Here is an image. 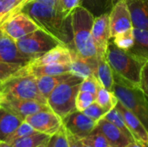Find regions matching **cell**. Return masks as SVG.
I'll use <instances>...</instances> for the list:
<instances>
[{
    "instance_id": "cell-5",
    "label": "cell",
    "mask_w": 148,
    "mask_h": 147,
    "mask_svg": "<svg viewBox=\"0 0 148 147\" xmlns=\"http://www.w3.org/2000/svg\"><path fill=\"white\" fill-rule=\"evenodd\" d=\"M83 79L75 77L56 87L47 98L48 106L62 120L76 111L75 100Z\"/></svg>"
},
{
    "instance_id": "cell-16",
    "label": "cell",
    "mask_w": 148,
    "mask_h": 147,
    "mask_svg": "<svg viewBox=\"0 0 148 147\" xmlns=\"http://www.w3.org/2000/svg\"><path fill=\"white\" fill-rule=\"evenodd\" d=\"M72 49L64 44H58L39 58L34 59L30 62L36 65L42 64H68L72 62Z\"/></svg>"
},
{
    "instance_id": "cell-24",
    "label": "cell",
    "mask_w": 148,
    "mask_h": 147,
    "mask_svg": "<svg viewBox=\"0 0 148 147\" xmlns=\"http://www.w3.org/2000/svg\"><path fill=\"white\" fill-rule=\"evenodd\" d=\"M97 59H98V65L96 70V78L102 87L113 92L114 84V73L110 65L107 61L106 55L97 56Z\"/></svg>"
},
{
    "instance_id": "cell-25",
    "label": "cell",
    "mask_w": 148,
    "mask_h": 147,
    "mask_svg": "<svg viewBox=\"0 0 148 147\" xmlns=\"http://www.w3.org/2000/svg\"><path fill=\"white\" fill-rule=\"evenodd\" d=\"M95 102L106 110L110 111L115 107L118 102V99L114 92L108 90L101 85L95 95Z\"/></svg>"
},
{
    "instance_id": "cell-4",
    "label": "cell",
    "mask_w": 148,
    "mask_h": 147,
    "mask_svg": "<svg viewBox=\"0 0 148 147\" xmlns=\"http://www.w3.org/2000/svg\"><path fill=\"white\" fill-rule=\"evenodd\" d=\"M114 81L113 92L118 101L141 121L148 131L147 96L140 88L130 85L114 73Z\"/></svg>"
},
{
    "instance_id": "cell-21",
    "label": "cell",
    "mask_w": 148,
    "mask_h": 147,
    "mask_svg": "<svg viewBox=\"0 0 148 147\" xmlns=\"http://www.w3.org/2000/svg\"><path fill=\"white\" fill-rule=\"evenodd\" d=\"M23 120L0 107V140L7 141Z\"/></svg>"
},
{
    "instance_id": "cell-27",
    "label": "cell",
    "mask_w": 148,
    "mask_h": 147,
    "mask_svg": "<svg viewBox=\"0 0 148 147\" xmlns=\"http://www.w3.org/2000/svg\"><path fill=\"white\" fill-rule=\"evenodd\" d=\"M23 6L19 0H0V25L10 16L21 11Z\"/></svg>"
},
{
    "instance_id": "cell-26",
    "label": "cell",
    "mask_w": 148,
    "mask_h": 147,
    "mask_svg": "<svg viewBox=\"0 0 148 147\" xmlns=\"http://www.w3.org/2000/svg\"><path fill=\"white\" fill-rule=\"evenodd\" d=\"M50 136L41 133H36L20 139H16L10 142L13 147H36L37 146L47 142Z\"/></svg>"
},
{
    "instance_id": "cell-39",
    "label": "cell",
    "mask_w": 148,
    "mask_h": 147,
    "mask_svg": "<svg viewBox=\"0 0 148 147\" xmlns=\"http://www.w3.org/2000/svg\"><path fill=\"white\" fill-rule=\"evenodd\" d=\"M68 133V139H69V147H83V141L82 139H80L71 133H69L67 131Z\"/></svg>"
},
{
    "instance_id": "cell-18",
    "label": "cell",
    "mask_w": 148,
    "mask_h": 147,
    "mask_svg": "<svg viewBox=\"0 0 148 147\" xmlns=\"http://www.w3.org/2000/svg\"><path fill=\"white\" fill-rule=\"evenodd\" d=\"M95 128L106 137L110 146L125 147L127 144L134 141V139L127 137L117 126L104 119L97 122Z\"/></svg>"
},
{
    "instance_id": "cell-12",
    "label": "cell",
    "mask_w": 148,
    "mask_h": 147,
    "mask_svg": "<svg viewBox=\"0 0 148 147\" xmlns=\"http://www.w3.org/2000/svg\"><path fill=\"white\" fill-rule=\"evenodd\" d=\"M62 124L69 133L80 139H83L94 131L97 122L82 112L76 110L62 119Z\"/></svg>"
},
{
    "instance_id": "cell-20",
    "label": "cell",
    "mask_w": 148,
    "mask_h": 147,
    "mask_svg": "<svg viewBox=\"0 0 148 147\" xmlns=\"http://www.w3.org/2000/svg\"><path fill=\"white\" fill-rule=\"evenodd\" d=\"M75 77H78V76H76L71 72H67V73L59 74V75H43V76L36 77V84H37L39 91L47 99L56 87H57L59 84L62 82L75 79Z\"/></svg>"
},
{
    "instance_id": "cell-11",
    "label": "cell",
    "mask_w": 148,
    "mask_h": 147,
    "mask_svg": "<svg viewBox=\"0 0 148 147\" xmlns=\"http://www.w3.org/2000/svg\"><path fill=\"white\" fill-rule=\"evenodd\" d=\"M111 39L116 35L133 29L127 0H115L109 12Z\"/></svg>"
},
{
    "instance_id": "cell-36",
    "label": "cell",
    "mask_w": 148,
    "mask_h": 147,
    "mask_svg": "<svg viewBox=\"0 0 148 147\" xmlns=\"http://www.w3.org/2000/svg\"><path fill=\"white\" fill-rule=\"evenodd\" d=\"M101 86L99 81L97 78L94 75L87 77L82 80L80 85V91H84V92H88L91 93L95 95H96L97 90L99 87Z\"/></svg>"
},
{
    "instance_id": "cell-50",
    "label": "cell",
    "mask_w": 148,
    "mask_h": 147,
    "mask_svg": "<svg viewBox=\"0 0 148 147\" xmlns=\"http://www.w3.org/2000/svg\"><path fill=\"white\" fill-rule=\"evenodd\" d=\"M147 147H148V146H147Z\"/></svg>"
},
{
    "instance_id": "cell-8",
    "label": "cell",
    "mask_w": 148,
    "mask_h": 147,
    "mask_svg": "<svg viewBox=\"0 0 148 147\" xmlns=\"http://www.w3.org/2000/svg\"><path fill=\"white\" fill-rule=\"evenodd\" d=\"M0 107L14 113L23 120L33 113L45 110H51L46 104L31 100L18 99L4 94H0Z\"/></svg>"
},
{
    "instance_id": "cell-49",
    "label": "cell",
    "mask_w": 148,
    "mask_h": 147,
    "mask_svg": "<svg viewBox=\"0 0 148 147\" xmlns=\"http://www.w3.org/2000/svg\"><path fill=\"white\" fill-rule=\"evenodd\" d=\"M0 84H1V82H0Z\"/></svg>"
},
{
    "instance_id": "cell-2",
    "label": "cell",
    "mask_w": 148,
    "mask_h": 147,
    "mask_svg": "<svg viewBox=\"0 0 148 147\" xmlns=\"http://www.w3.org/2000/svg\"><path fill=\"white\" fill-rule=\"evenodd\" d=\"M106 58L115 75L130 85L140 88L141 70L146 62L130 51L118 48L111 40L107 48Z\"/></svg>"
},
{
    "instance_id": "cell-38",
    "label": "cell",
    "mask_w": 148,
    "mask_h": 147,
    "mask_svg": "<svg viewBox=\"0 0 148 147\" xmlns=\"http://www.w3.org/2000/svg\"><path fill=\"white\" fill-rule=\"evenodd\" d=\"M140 88L148 97V62H147L141 70L140 75Z\"/></svg>"
},
{
    "instance_id": "cell-41",
    "label": "cell",
    "mask_w": 148,
    "mask_h": 147,
    "mask_svg": "<svg viewBox=\"0 0 148 147\" xmlns=\"http://www.w3.org/2000/svg\"><path fill=\"white\" fill-rule=\"evenodd\" d=\"M0 147H13V146L9 143V142H5V141H2L0 144Z\"/></svg>"
},
{
    "instance_id": "cell-33",
    "label": "cell",
    "mask_w": 148,
    "mask_h": 147,
    "mask_svg": "<svg viewBox=\"0 0 148 147\" xmlns=\"http://www.w3.org/2000/svg\"><path fill=\"white\" fill-rule=\"evenodd\" d=\"M108 112V110L101 107L95 101L93 104H91L88 107H87L84 111H82L84 114H86L88 117H89L95 122H98L100 120H101Z\"/></svg>"
},
{
    "instance_id": "cell-34",
    "label": "cell",
    "mask_w": 148,
    "mask_h": 147,
    "mask_svg": "<svg viewBox=\"0 0 148 147\" xmlns=\"http://www.w3.org/2000/svg\"><path fill=\"white\" fill-rule=\"evenodd\" d=\"M36 133H37V132L27 121L23 120L18 126V127L16 128V130L14 132V133L9 138V139L6 142L10 143L11 141H13V140H15L16 139H20V138H23V137H25V136H28V135Z\"/></svg>"
},
{
    "instance_id": "cell-13",
    "label": "cell",
    "mask_w": 148,
    "mask_h": 147,
    "mask_svg": "<svg viewBox=\"0 0 148 147\" xmlns=\"http://www.w3.org/2000/svg\"><path fill=\"white\" fill-rule=\"evenodd\" d=\"M92 38L96 48L97 56L106 55L107 48L111 40L109 13H103L94 19Z\"/></svg>"
},
{
    "instance_id": "cell-31",
    "label": "cell",
    "mask_w": 148,
    "mask_h": 147,
    "mask_svg": "<svg viewBox=\"0 0 148 147\" xmlns=\"http://www.w3.org/2000/svg\"><path fill=\"white\" fill-rule=\"evenodd\" d=\"M69 146L67 130L62 124V127L55 134L49 137L47 147H69Z\"/></svg>"
},
{
    "instance_id": "cell-10",
    "label": "cell",
    "mask_w": 148,
    "mask_h": 147,
    "mask_svg": "<svg viewBox=\"0 0 148 147\" xmlns=\"http://www.w3.org/2000/svg\"><path fill=\"white\" fill-rule=\"evenodd\" d=\"M36 132L51 136L62 126V120L52 110L41 111L29 115L24 120Z\"/></svg>"
},
{
    "instance_id": "cell-17",
    "label": "cell",
    "mask_w": 148,
    "mask_h": 147,
    "mask_svg": "<svg viewBox=\"0 0 148 147\" xmlns=\"http://www.w3.org/2000/svg\"><path fill=\"white\" fill-rule=\"evenodd\" d=\"M98 65L97 57H83L72 49V62L70 64V72L82 79L89 76L96 77Z\"/></svg>"
},
{
    "instance_id": "cell-45",
    "label": "cell",
    "mask_w": 148,
    "mask_h": 147,
    "mask_svg": "<svg viewBox=\"0 0 148 147\" xmlns=\"http://www.w3.org/2000/svg\"><path fill=\"white\" fill-rule=\"evenodd\" d=\"M2 35H3V29H2L1 27H0V37L2 36Z\"/></svg>"
},
{
    "instance_id": "cell-7",
    "label": "cell",
    "mask_w": 148,
    "mask_h": 147,
    "mask_svg": "<svg viewBox=\"0 0 148 147\" xmlns=\"http://www.w3.org/2000/svg\"><path fill=\"white\" fill-rule=\"evenodd\" d=\"M16 42L20 51L31 58L32 61L60 44L56 38L42 29H38Z\"/></svg>"
},
{
    "instance_id": "cell-28",
    "label": "cell",
    "mask_w": 148,
    "mask_h": 147,
    "mask_svg": "<svg viewBox=\"0 0 148 147\" xmlns=\"http://www.w3.org/2000/svg\"><path fill=\"white\" fill-rule=\"evenodd\" d=\"M102 119L109 121L110 123H112L113 125L117 126L121 131H122L127 137L134 139L131 133L129 132V130H128V128H127V125H126V123L124 121V119H123L121 113L118 111V109L116 107H114V108L111 109L110 111H108L104 115V117Z\"/></svg>"
},
{
    "instance_id": "cell-40",
    "label": "cell",
    "mask_w": 148,
    "mask_h": 147,
    "mask_svg": "<svg viewBox=\"0 0 148 147\" xmlns=\"http://www.w3.org/2000/svg\"><path fill=\"white\" fill-rule=\"evenodd\" d=\"M147 146L144 145L143 143L137 141V140H134L132 142H130L129 144H127L125 147H147Z\"/></svg>"
},
{
    "instance_id": "cell-22",
    "label": "cell",
    "mask_w": 148,
    "mask_h": 147,
    "mask_svg": "<svg viewBox=\"0 0 148 147\" xmlns=\"http://www.w3.org/2000/svg\"><path fill=\"white\" fill-rule=\"evenodd\" d=\"M25 73L31 75L34 77H39L43 75H59L67 72H70V65L68 64H42L36 65L29 62L24 67Z\"/></svg>"
},
{
    "instance_id": "cell-29",
    "label": "cell",
    "mask_w": 148,
    "mask_h": 147,
    "mask_svg": "<svg viewBox=\"0 0 148 147\" xmlns=\"http://www.w3.org/2000/svg\"><path fill=\"white\" fill-rule=\"evenodd\" d=\"M111 41L120 49L128 50L134 44V28L127 31L121 32L116 35L111 39Z\"/></svg>"
},
{
    "instance_id": "cell-42",
    "label": "cell",
    "mask_w": 148,
    "mask_h": 147,
    "mask_svg": "<svg viewBox=\"0 0 148 147\" xmlns=\"http://www.w3.org/2000/svg\"><path fill=\"white\" fill-rule=\"evenodd\" d=\"M82 141H83V147H93L91 146V144L89 142H88L85 139H83Z\"/></svg>"
},
{
    "instance_id": "cell-32",
    "label": "cell",
    "mask_w": 148,
    "mask_h": 147,
    "mask_svg": "<svg viewBox=\"0 0 148 147\" xmlns=\"http://www.w3.org/2000/svg\"><path fill=\"white\" fill-rule=\"evenodd\" d=\"M95 101V95L84 91H80L77 94L75 100V108L77 111L82 112L91 104Z\"/></svg>"
},
{
    "instance_id": "cell-15",
    "label": "cell",
    "mask_w": 148,
    "mask_h": 147,
    "mask_svg": "<svg viewBox=\"0 0 148 147\" xmlns=\"http://www.w3.org/2000/svg\"><path fill=\"white\" fill-rule=\"evenodd\" d=\"M118 111L121 113L124 121L131 133L134 140L140 141L148 146V131L141 123V121L128 109H127L119 101L115 106Z\"/></svg>"
},
{
    "instance_id": "cell-30",
    "label": "cell",
    "mask_w": 148,
    "mask_h": 147,
    "mask_svg": "<svg viewBox=\"0 0 148 147\" xmlns=\"http://www.w3.org/2000/svg\"><path fill=\"white\" fill-rule=\"evenodd\" d=\"M25 66L0 62V82H3L8 79L20 74Z\"/></svg>"
},
{
    "instance_id": "cell-48",
    "label": "cell",
    "mask_w": 148,
    "mask_h": 147,
    "mask_svg": "<svg viewBox=\"0 0 148 147\" xmlns=\"http://www.w3.org/2000/svg\"></svg>"
},
{
    "instance_id": "cell-23",
    "label": "cell",
    "mask_w": 148,
    "mask_h": 147,
    "mask_svg": "<svg viewBox=\"0 0 148 147\" xmlns=\"http://www.w3.org/2000/svg\"><path fill=\"white\" fill-rule=\"evenodd\" d=\"M134 44L128 49L144 62H148V31L134 29Z\"/></svg>"
},
{
    "instance_id": "cell-9",
    "label": "cell",
    "mask_w": 148,
    "mask_h": 147,
    "mask_svg": "<svg viewBox=\"0 0 148 147\" xmlns=\"http://www.w3.org/2000/svg\"><path fill=\"white\" fill-rule=\"evenodd\" d=\"M0 27L7 36L15 41L40 29V27L23 11H19L10 16Z\"/></svg>"
},
{
    "instance_id": "cell-51",
    "label": "cell",
    "mask_w": 148,
    "mask_h": 147,
    "mask_svg": "<svg viewBox=\"0 0 148 147\" xmlns=\"http://www.w3.org/2000/svg\"><path fill=\"white\" fill-rule=\"evenodd\" d=\"M114 1H115V0H114Z\"/></svg>"
},
{
    "instance_id": "cell-43",
    "label": "cell",
    "mask_w": 148,
    "mask_h": 147,
    "mask_svg": "<svg viewBox=\"0 0 148 147\" xmlns=\"http://www.w3.org/2000/svg\"><path fill=\"white\" fill-rule=\"evenodd\" d=\"M47 143H48V141L47 142H44V143H42V144H41L39 146H37L36 147H47Z\"/></svg>"
},
{
    "instance_id": "cell-6",
    "label": "cell",
    "mask_w": 148,
    "mask_h": 147,
    "mask_svg": "<svg viewBox=\"0 0 148 147\" xmlns=\"http://www.w3.org/2000/svg\"><path fill=\"white\" fill-rule=\"evenodd\" d=\"M0 94L9 95L18 99L36 101L48 105L47 99L38 89L36 77L26 74L24 68L20 74L1 82Z\"/></svg>"
},
{
    "instance_id": "cell-46",
    "label": "cell",
    "mask_w": 148,
    "mask_h": 147,
    "mask_svg": "<svg viewBox=\"0 0 148 147\" xmlns=\"http://www.w3.org/2000/svg\"><path fill=\"white\" fill-rule=\"evenodd\" d=\"M108 147H112V146H108Z\"/></svg>"
},
{
    "instance_id": "cell-47",
    "label": "cell",
    "mask_w": 148,
    "mask_h": 147,
    "mask_svg": "<svg viewBox=\"0 0 148 147\" xmlns=\"http://www.w3.org/2000/svg\"><path fill=\"white\" fill-rule=\"evenodd\" d=\"M1 142H2V141H1V140H0V144H1Z\"/></svg>"
},
{
    "instance_id": "cell-3",
    "label": "cell",
    "mask_w": 148,
    "mask_h": 147,
    "mask_svg": "<svg viewBox=\"0 0 148 147\" xmlns=\"http://www.w3.org/2000/svg\"><path fill=\"white\" fill-rule=\"evenodd\" d=\"M73 45L77 54L83 57H97V51L92 38L95 16L83 6L76 8L70 15Z\"/></svg>"
},
{
    "instance_id": "cell-1",
    "label": "cell",
    "mask_w": 148,
    "mask_h": 147,
    "mask_svg": "<svg viewBox=\"0 0 148 147\" xmlns=\"http://www.w3.org/2000/svg\"><path fill=\"white\" fill-rule=\"evenodd\" d=\"M39 27L60 43L74 49L70 16H66L61 5L29 1L22 9Z\"/></svg>"
},
{
    "instance_id": "cell-44",
    "label": "cell",
    "mask_w": 148,
    "mask_h": 147,
    "mask_svg": "<svg viewBox=\"0 0 148 147\" xmlns=\"http://www.w3.org/2000/svg\"><path fill=\"white\" fill-rule=\"evenodd\" d=\"M19 1H20V2H21L23 4V5H25V4H26L28 2H29V0H19Z\"/></svg>"
},
{
    "instance_id": "cell-14",
    "label": "cell",
    "mask_w": 148,
    "mask_h": 147,
    "mask_svg": "<svg viewBox=\"0 0 148 147\" xmlns=\"http://www.w3.org/2000/svg\"><path fill=\"white\" fill-rule=\"evenodd\" d=\"M31 61V58L20 51L16 42L3 31L0 37V62L26 66Z\"/></svg>"
},
{
    "instance_id": "cell-37",
    "label": "cell",
    "mask_w": 148,
    "mask_h": 147,
    "mask_svg": "<svg viewBox=\"0 0 148 147\" xmlns=\"http://www.w3.org/2000/svg\"><path fill=\"white\" fill-rule=\"evenodd\" d=\"M82 0H59L62 11L66 16H70L71 13L82 5Z\"/></svg>"
},
{
    "instance_id": "cell-35",
    "label": "cell",
    "mask_w": 148,
    "mask_h": 147,
    "mask_svg": "<svg viewBox=\"0 0 148 147\" xmlns=\"http://www.w3.org/2000/svg\"><path fill=\"white\" fill-rule=\"evenodd\" d=\"M85 139L91 144L93 147H108L109 146L106 137L96 128Z\"/></svg>"
},
{
    "instance_id": "cell-19",
    "label": "cell",
    "mask_w": 148,
    "mask_h": 147,
    "mask_svg": "<svg viewBox=\"0 0 148 147\" xmlns=\"http://www.w3.org/2000/svg\"><path fill=\"white\" fill-rule=\"evenodd\" d=\"M134 29L148 31V0H127Z\"/></svg>"
}]
</instances>
